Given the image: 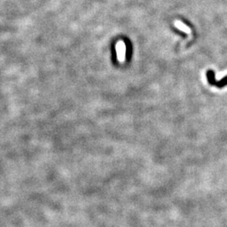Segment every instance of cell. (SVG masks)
Instances as JSON below:
<instances>
[{
    "mask_svg": "<svg viewBox=\"0 0 227 227\" xmlns=\"http://www.w3.org/2000/svg\"><path fill=\"white\" fill-rule=\"evenodd\" d=\"M116 51H117V59L119 62H124L125 60V52L126 46L124 41L120 40L116 44Z\"/></svg>",
    "mask_w": 227,
    "mask_h": 227,
    "instance_id": "cell-1",
    "label": "cell"
},
{
    "mask_svg": "<svg viewBox=\"0 0 227 227\" xmlns=\"http://www.w3.org/2000/svg\"><path fill=\"white\" fill-rule=\"evenodd\" d=\"M174 25H175V26L178 28V30H182V31H183V32H185V33H188V34L190 33V29L188 28L187 25H185L183 23H182L181 21L176 20L175 23H174Z\"/></svg>",
    "mask_w": 227,
    "mask_h": 227,
    "instance_id": "cell-2",
    "label": "cell"
},
{
    "mask_svg": "<svg viewBox=\"0 0 227 227\" xmlns=\"http://www.w3.org/2000/svg\"><path fill=\"white\" fill-rule=\"evenodd\" d=\"M216 85H217L218 87H223V86L227 85V76L226 78L221 79L220 82H218L217 83H216Z\"/></svg>",
    "mask_w": 227,
    "mask_h": 227,
    "instance_id": "cell-3",
    "label": "cell"
}]
</instances>
